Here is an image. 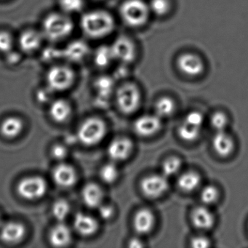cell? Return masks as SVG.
<instances>
[{"label": "cell", "instance_id": "cell-12", "mask_svg": "<svg viewBox=\"0 0 248 248\" xmlns=\"http://www.w3.org/2000/svg\"><path fill=\"white\" fill-rule=\"evenodd\" d=\"M133 145L131 140L125 137L114 139L107 149L108 157L112 162H124L131 155Z\"/></svg>", "mask_w": 248, "mask_h": 248}, {"label": "cell", "instance_id": "cell-39", "mask_svg": "<svg viewBox=\"0 0 248 248\" xmlns=\"http://www.w3.org/2000/svg\"><path fill=\"white\" fill-rule=\"evenodd\" d=\"M52 156L58 161H63L68 155V151L65 146L62 145H56L51 150Z\"/></svg>", "mask_w": 248, "mask_h": 248}, {"label": "cell", "instance_id": "cell-6", "mask_svg": "<svg viewBox=\"0 0 248 248\" xmlns=\"http://www.w3.org/2000/svg\"><path fill=\"white\" fill-rule=\"evenodd\" d=\"M140 91L135 84H124L117 91V106L124 114H130L136 112L140 107Z\"/></svg>", "mask_w": 248, "mask_h": 248}, {"label": "cell", "instance_id": "cell-15", "mask_svg": "<svg viewBox=\"0 0 248 248\" xmlns=\"http://www.w3.org/2000/svg\"><path fill=\"white\" fill-rule=\"evenodd\" d=\"M53 181L59 186L69 188L75 185L78 180L76 170L68 164L61 163L53 169L52 172Z\"/></svg>", "mask_w": 248, "mask_h": 248}, {"label": "cell", "instance_id": "cell-3", "mask_svg": "<svg viewBox=\"0 0 248 248\" xmlns=\"http://www.w3.org/2000/svg\"><path fill=\"white\" fill-rule=\"evenodd\" d=\"M123 22L130 27H143L150 16L149 5L143 0H125L120 8Z\"/></svg>", "mask_w": 248, "mask_h": 248}, {"label": "cell", "instance_id": "cell-32", "mask_svg": "<svg viewBox=\"0 0 248 248\" xmlns=\"http://www.w3.org/2000/svg\"><path fill=\"white\" fill-rule=\"evenodd\" d=\"M113 61L114 59L111 47H101L95 52V63L98 67H107Z\"/></svg>", "mask_w": 248, "mask_h": 248}, {"label": "cell", "instance_id": "cell-36", "mask_svg": "<svg viewBox=\"0 0 248 248\" xmlns=\"http://www.w3.org/2000/svg\"><path fill=\"white\" fill-rule=\"evenodd\" d=\"M15 40L9 31H0V53L8 54L14 49Z\"/></svg>", "mask_w": 248, "mask_h": 248}, {"label": "cell", "instance_id": "cell-43", "mask_svg": "<svg viewBox=\"0 0 248 248\" xmlns=\"http://www.w3.org/2000/svg\"><path fill=\"white\" fill-rule=\"evenodd\" d=\"M7 59H8L7 62H9L11 64H15L17 62H19L20 56L16 53H14L12 50L7 54Z\"/></svg>", "mask_w": 248, "mask_h": 248}, {"label": "cell", "instance_id": "cell-35", "mask_svg": "<svg viewBox=\"0 0 248 248\" xmlns=\"http://www.w3.org/2000/svg\"><path fill=\"white\" fill-rule=\"evenodd\" d=\"M218 197V190L213 185L206 186L202 189L200 193V199L202 202L207 205L216 203Z\"/></svg>", "mask_w": 248, "mask_h": 248}, {"label": "cell", "instance_id": "cell-33", "mask_svg": "<svg viewBox=\"0 0 248 248\" xmlns=\"http://www.w3.org/2000/svg\"><path fill=\"white\" fill-rule=\"evenodd\" d=\"M151 14L156 16H164L169 13L171 4L169 0H150L148 3Z\"/></svg>", "mask_w": 248, "mask_h": 248}, {"label": "cell", "instance_id": "cell-34", "mask_svg": "<svg viewBox=\"0 0 248 248\" xmlns=\"http://www.w3.org/2000/svg\"><path fill=\"white\" fill-rule=\"evenodd\" d=\"M95 88L98 95L103 99L106 100L112 92L114 82L109 78H101L95 82Z\"/></svg>", "mask_w": 248, "mask_h": 248}, {"label": "cell", "instance_id": "cell-5", "mask_svg": "<svg viewBox=\"0 0 248 248\" xmlns=\"http://www.w3.org/2000/svg\"><path fill=\"white\" fill-rule=\"evenodd\" d=\"M107 134V125L101 119L91 117L82 123L78 132L82 144L92 146L102 141Z\"/></svg>", "mask_w": 248, "mask_h": 248}, {"label": "cell", "instance_id": "cell-10", "mask_svg": "<svg viewBox=\"0 0 248 248\" xmlns=\"http://www.w3.org/2000/svg\"><path fill=\"white\" fill-rule=\"evenodd\" d=\"M114 61L129 63L134 61L136 50L133 42L125 37H120L111 46Z\"/></svg>", "mask_w": 248, "mask_h": 248}, {"label": "cell", "instance_id": "cell-2", "mask_svg": "<svg viewBox=\"0 0 248 248\" xmlns=\"http://www.w3.org/2000/svg\"><path fill=\"white\" fill-rule=\"evenodd\" d=\"M74 23L69 15L62 12L51 13L43 20L42 33L50 42H60L68 38L74 31Z\"/></svg>", "mask_w": 248, "mask_h": 248}, {"label": "cell", "instance_id": "cell-25", "mask_svg": "<svg viewBox=\"0 0 248 248\" xmlns=\"http://www.w3.org/2000/svg\"><path fill=\"white\" fill-rule=\"evenodd\" d=\"M201 184V177L194 171H188L181 174L177 181L180 190L186 193L193 192Z\"/></svg>", "mask_w": 248, "mask_h": 248}, {"label": "cell", "instance_id": "cell-4", "mask_svg": "<svg viewBox=\"0 0 248 248\" xmlns=\"http://www.w3.org/2000/svg\"><path fill=\"white\" fill-rule=\"evenodd\" d=\"M76 80V75L67 65H54L47 71L46 82L47 88L53 92H62L72 88Z\"/></svg>", "mask_w": 248, "mask_h": 248}, {"label": "cell", "instance_id": "cell-44", "mask_svg": "<svg viewBox=\"0 0 248 248\" xmlns=\"http://www.w3.org/2000/svg\"><path fill=\"white\" fill-rule=\"evenodd\" d=\"M143 246L144 245H143V242L137 238H133V239H130V242H129V247L130 248H142Z\"/></svg>", "mask_w": 248, "mask_h": 248}, {"label": "cell", "instance_id": "cell-22", "mask_svg": "<svg viewBox=\"0 0 248 248\" xmlns=\"http://www.w3.org/2000/svg\"><path fill=\"white\" fill-rule=\"evenodd\" d=\"M89 53V47L82 41H75L66 46L62 52V56L70 62H79L83 60Z\"/></svg>", "mask_w": 248, "mask_h": 248}, {"label": "cell", "instance_id": "cell-18", "mask_svg": "<svg viewBox=\"0 0 248 248\" xmlns=\"http://www.w3.org/2000/svg\"><path fill=\"white\" fill-rule=\"evenodd\" d=\"M191 222L194 227L200 230H209L215 223L213 213L204 206L197 207L191 215Z\"/></svg>", "mask_w": 248, "mask_h": 248}, {"label": "cell", "instance_id": "cell-11", "mask_svg": "<svg viewBox=\"0 0 248 248\" xmlns=\"http://www.w3.org/2000/svg\"><path fill=\"white\" fill-rule=\"evenodd\" d=\"M162 127V119L156 114H146L139 117L133 124L135 133L140 137L154 136Z\"/></svg>", "mask_w": 248, "mask_h": 248}, {"label": "cell", "instance_id": "cell-41", "mask_svg": "<svg viewBox=\"0 0 248 248\" xmlns=\"http://www.w3.org/2000/svg\"><path fill=\"white\" fill-rule=\"evenodd\" d=\"M98 210L100 216L104 220H109L114 215V208L110 204H102L98 207Z\"/></svg>", "mask_w": 248, "mask_h": 248}, {"label": "cell", "instance_id": "cell-40", "mask_svg": "<svg viewBox=\"0 0 248 248\" xmlns=\"http://www.w3.org/2000/svg\"><path fill=\"white\" fill-rule=\"evenodd\" d=\"M190 243L194 248H207L210 245V240L202 236H194L191 239Z\"/></svg>", "mask_w": 248, "mask_h": 248}, {"label": "cell", "instance_id": "cell-27", "mask_svg": "<svg viewBox=\"0 0 248 248\" xmlns=\"http://www.w3.org/2000/svg\"><path fill=\"white\" fill-rule=\"evenodd\" d=\"M175 103L168 97L159 98L155 104V114L159 118H167L170 117L175 111Z\"/></svg>", "mask_w": 248, "mask_h": 248}, {"label": "cell", "instance_id": "cell-9", "mask_svg": "<svg viewBox=\"0 0 248 248\" xmlns=\"http://www.w3.org/2000/svg\"><path fill=\"white\" fill-rule=\"evenodd\" d=\"M176 64L181 73L191 78L201 75L204 69L202 59L194 53L181 54L177 59Z\"/></svg>", "mask_w": 248, "mask_h": 248}, {"label": "cell", "instance_id": "cell-8", "mask_svg": "<svg viewBox=\"0 0 248 248\" xmlns=\"http://www.w3.org/2000/svg\"><path fill=\"white\" fill-rule=\"evenodd\" d=\"M140 190L145 197L156 199L163 195L169 187L168 178L164 175H150L140 182Z\"/></svg>", "mask_w": 248, "mask_h": 248}, {"label": "cell", "instance_id": "cell-19", "mask_svg": "<svg viewBox=\"0 0 248 248\" xmlns=\"http://www.w3.org/2000/svg\"><path fill=\"white\" fill-rule=\"evenodd\" d=\"M82 198L85 205L90 208H98L103 204L104 192L99 186L91 183L82 188Z\"/></svg>", "mask_w": 248, "mask_h": 248}, {"label": "cell", "instance_id": "cell-16", "mask_svg": "<svg viewBox=\"0 0 248 248\" xmlns=\"http://www.w3.org/2000/svg\"><path fill=\"white\" fill-rule=\"evenodd\" d=\"M155 224V217L151 210L141 209L135 215L133 228L139 235L150 233Z\"/></svg>", "mask_w": 248, "mask_h": 248}, {"label": "cell", "instance_id": "cell-42", "mask_svg": "<svg viewBox=\"0 0 248 248\" xmlns=\"http://www.w3.org/2000/svg\"><path fill=\"white\" fill-rule=\"evenodd\" d=\"M52 92H53V91L49 88L48 91L42 90V91L39 92L38 95H37V98H38L39 101H40V102H47V101H49V100L50 99V93H51Z\"/></svg>", "mask_w": 248, "mask_h": 248}, {"label": "cell", "instance_id": "cell-14", "mask_svg": "<svg viewBox=\"0 0 248 248\" xmlns=\"http://www.w3.org/2000/svg\"><path fill=\"white\" fill-rule=\"evenodd\" d=\"M27 230L19 222L10 221L5 223L0 230V239L5 243L18 244L24 239Z\"/></svg>", "mask_w": 248, "mask_h": 248}, {"label": "cell", "instance_id": "cell-26", "mask_svg": "<svg viewBox=\"0 0 248 248\" xmlns=\"http://www.w3.org/2000/svg\"><path fill=\"white\" fill-rule=\"evenodd\" d=\"M202 127L192 125L184 121L178 127V134L186 142H194L197 140L201 134Z\"/></svg>", "mask_w": 248, "mask_h": 248}, {"label": "cell", "instance_id": "cell-1", "mask_svg": "<svg viewBox=\"0 0 248 248\" xmlns=\"http://www.w3.org/2000/svg\"><path fill=\"white\" fill-rule=\"evenodd\" d=\"M80 28L86 37L101 40L113 32L115 21L107 11L95 10L83 14L80 19Z\"/></svg>", "mask_w": 248, "mask_h": 248}, {"label": "cell", "instance_id": "cell-7", "mask_svg": "<svg viewBox=\"0 0 248 248\" xmlns=\"http://www.w3.org/2000/svg\"><path fill=\"white\" fill-rule=\"evenodd\" d=\"M47 182L40 176H30L21 180L17 186L20 197L27 200L42 198L47 192Z\"/></svg>", "mask_w": 248, "mask_h": 248}, {"label": "cell", "instance_id": "cell-13", "mask_svg": "<svg viewBox=\"0 0 248 248\" xmlns=\"http://www.w3.org/2000/svg\"><path fill=\"white\" fill-rule=\"evenodd\" d=\"M45 37L42 31L34 30H27L18 37V43L21 51L32 53L41 47Z\"/></svg>", "mask_w": 248, "mask_h": 248}, {"label": "cell", "instance_id": "cell-17", "mask_svg": "<svg viewBox=\"0 0 248 248\" xmlns=\"http://www.w3.org/2000/svg\"><path fill=\"white\" fill-rule=\"evenodd\" d=\"M74 227L79 235L90 236L96 233L98 223L95 217L83 213H79L74 219Z\"/></svg>", "mask_w": 248, "mask_h": 248}, {"label": "cell", "instance_id": "cell-38", "mask_svg": "<svg viewBox=\"0 0 248 248\" xmlns=\"http://www.w3.org/2000/svg\"><path fill=\"white\" fill-rule=\"evenodd\" d=\"M184 121L192 125L197 126V127H202L203 123H204V117L202 113L199 111H191L189 114H187Z\"/></svg>", "mask_w": 248, "mask_h": 248}, {"label": "cell", "instance_id": "cell-29", "mask_svg": "<svg viewBox=\"0 0 248 248\" xmlns=\"http://www.w3.org/2000/svg\"><path fill=\"white\" fill-rule=\"evenodd\" d=\"M59 6L62 12L70 16L81 12L85 6L84 0H59Z\"/></svg>", "mask_w": 248, "mask_h": 248}, {"label": "cell", "instance_id": "cell-21", "mask_svg": "<svg viewBox=\"0 0 248 248\" xmlns=\"http://www.w3.org/2000/svg\"><path fill=\"white\" fill-rule=\"evenodd\" d=\"M72 235L70 229L60 222L50 231L49 240L53 247L63 248L67 246L72 241Z\"/></svg>", "mask_w": 248, "mask_h": 248}, {"label": "cell", "instance_id": "cell-24", "mask_svg": "<svg viewBox=\"0 0 248 248\" xmlns=\"http://www.w3.org/2000/svg\"><path fill=\"white\" fill-rule=\"evenodd\" d=\"M24 123L16 117H10L3 120L0 125V132L7 139L18 137L24 130Z\"/></svg>", "mask_w": 248, "mask_h": 248}, {"label": "cell", "instance_id": "cell-28", "mask_svg": "<svg viewBox=\"0 0 248 248\" xmlns=\"http://www.w3.org/2000/svg\"><path fill=\"white\" fill-rule=\"evenodd\" d=\"M99 175L103 182L111 184L118 179L120 172L115 162H112L104 165L100 170Z\"/></svg>", "mask_w": 248, "mask_h": 248}, {"label": "cell", "instance_id": "cell-31", "mask_svg": "<svg viewBox=\"0 0 248 248\" xmlns=\"http://www.w3.org/2000/svg\"><path fill=\"white\" fill-rule=\"evenodd\" d=\"M181 167H182V162L179 158L175 157V156L168 158L162 164V175H165L167 178L174 176L179 172Z\"/></svg>", "mask_w": 248, "mask_h": 248}, {"label": "cell", "instance_id": "cell-37", "mask_svg": "<svg viewBox=\"0 0 248 248\" xmlns=\"http://www.w3.org/2000/svg\"><path fill=\"white\" fill-rule=\"evenodd\" d=\"M229 120L227 116L223 112L215 113L210 119V124L212 127L216 130V132L225 131L226 127H227Z\"/></svg>", "mask_w": 248, "mask_h": 248}, {"label": "cell", "instance_id": "cell-30", "mask_svg": "<svg viewBox=\"0 0 248 248\" xmlns=\"http://www.w3.org/2000/svg\"><path fill=\"white\" fill-rule=\"evenodd\" d=\"M70 204L66 200H59L55 202L52 207L53 217L59 222L63 221L70 213Z\"/></svg>", "mask_w": 248, "mask_h": 248}, {"label": "cell", "instance_id": "cell-23", "mask_svg": "<svg viewBox=\"0 0 248 248\" xmlns=\"http://www.w3.org/2000/svg\"><path fill=\"white\" fill-rule=\"evenodd\" d=\"M50 117L56 123L66 121L72 113L70 104L66 100L59 99L53 101L49 109Z\"/></svg>", "mask_w": 248, "mask_h": 248}, {"label": "cell", "instance_id": "cell-20", "mask_svg": "<svg viewBox=\"0 0 248 248\" xmlns=\"http://www.w3.org/2000/svg\"><path fill=\"white\" fill-rule=\"evenodd\" d=\"M212 144L216 153L222 157L229 156L234 149L233 139L225 131L216 132Z\"/></svg>", "mask_w": 248, "mask_h": 248}]
</instances>
